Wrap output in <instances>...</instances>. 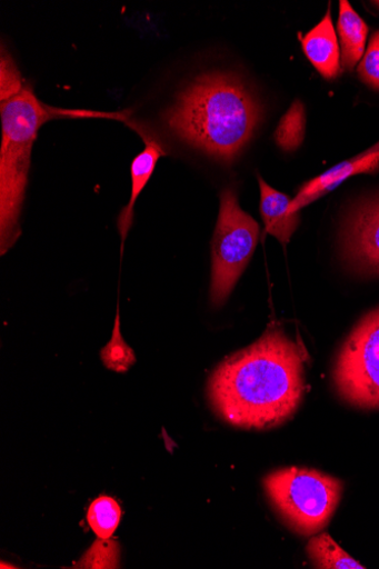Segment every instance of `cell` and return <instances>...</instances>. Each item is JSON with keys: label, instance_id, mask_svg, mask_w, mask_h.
I'll return each instance as SVG.
<instances>
[{"label": "cell", "instance_id": "12", "mask_svg": "<svg viewBox=\"0 0 379 569\" xmlns=\"http://www.w3.org/2000/svg\"><path fill=\"white\" fill-rule=\"evenodd\" d=\"M338 32L342 68L346 71H352L365 53L369 29L347 0L340 2Z\"/></svg>", "mask_w": 379, "mask_h": 569}, {"label": "cell", "instance_id": "6", "mask_svg": "<svg viewBox=\"0 0 379 569\" xmlns=\"http://www.w3.org/2000/svg\"><path fill=\"white\" fill-rule=\"evenodd\" d=\"M335 382L339 395L350 405L379 408V308L358 323L342 346Z\"/></svg>", "mask_w": 379, "mask_h": 569}, {"label": "cell", "instance_id": "13", "mask_svg": "<svg viewBox=\"0 0 379 569\" xmlns=\"http://www.w3.org/2000/svg\"><path fill=\"white\" fill-rule=\"evenodd\" d=\"M308 555L317 568L325 569H363L361 563L349 556L328 535L312 538L307 547Z\"/></svg>", "mask_w": 379, "mask_h": 569}, {"label": "cell", "instance_id": "11", "mask_svg": "<svg viewBox=\"0 0 379 569\" xmlns=\"http://www.w3.org/2000/svg\"><path fill=\"white\" fill-rule=\"evenodd\" d=\"M162 157H166L164 149H162L154 140L146 138L144 149L138 154L131 164V198L129 203L122 210L118 221L122 243L126 242L129 230L133 223L136 201L151 178L159 159Z\"/></svg>", "mask_w": 379, "mask_h": 569}, {"label": "cell", "instance_id": "1", "mask_svg": "<svg viewBox=\"0 0 379 569\" xmlns=\"http://www.w3.org/2000/svg\"><path fill=\"white\" fill-rule=\"evenodd\" d=\"M305 355L280 327H270L253 345L227 358L211 375V408L228 425L266 430L283 425L306 392Z\"/></svg>", "mask_w": 379, "mask_h": 569}, {"label": "cell", "instance_id": "7", "mask_svg": "<svg viewBox=\"0 0 379 569\" xmlns=\"http://www.w3.org/2000/svg\"><path fill=\"white\" fill-rule=\"evenodd\" d=\"M343 241L350 266L359 273L379 277V196L357 207Z\"/></svg>", "mask_w": 379, "mask_h": 569}, {"label": "cell", "instance_id": "5", "mask_svg": "<svg viewBox=\"0 0 379 569\" xmlns=\"http://www.w3.org/2000/svg\"><path fill=\"white\" fill-rule=\"evenodd\" d=\"M259 233V224L241 210L236 191L226 189L211 241L210 297L213 305H222L231 295L251 260Z\"/></svg>", "mask_w": 379, "mask_h": 569}, {"label": "cell", "instance_id": "10", "mask_svg": "<svg viewBox=\"0 0 379 569\" xmlns=\"http://www.w3.org/2000/svg\"><path fill=\"white\" fill-rule=\"evenodd\" d=\"M260 188V212L266 233L276 237L282 244H288L300 222V213L291 212L292 199L258 177Z\"/></svg>", "mask_w": 379, "mask_h": 569}, {"label": "cell", "instance_id": "17", "mask_svg": "<svg viewBox=\"0 0 379 569\" xmlns=\"http://www.w3.org/2000/svg\"><path fill=\"white\" fill-rule=\"evenodd\" d=\"M27 82L22 78L10 51L2 46L0 54V101L9 100L19 94Z\"/></svg>", "mask_w": 379, "mask_h": 569}, {"label": "cell", "instance_id": "4", "mask_svg": "<svg viewBox=\"0 0 379 569\" xmlns=\"http://www.w3.org/2000/svg\"><path fill=\"white\" fill-rule=\"evenodd\" d=\"M263 488L290 529L312 536L331 521L342 497L343 483L315 470L290 468L267 476Z\"/></svg>", "mask_w": 379, "mask_h": 569}, {"label": "cell", "instance_id": "16", "mask_svg": "<svg viewBox=\"0 0 379 569\" xmlns=\"http://www.w3.org/2000/svg\"><path fill=\"white\" fill-rule=\"evenodd\" d=\"M306 134V111L303 103L296 100L291 109L280 121L276 131V141L286 151L298 149Z\"/></svg>", "mask_w": 379, "mask_h": 569}, {"label": "cell", "instance_id": "15", "mask_svg": "<svg viewBox=\"0 0 379 569\" xmlns=\"http://www.w3.org/2000/svg\"><path fill=\"white\" fill-rule=\"evenodd\" d=\"M103 366L118 373L128 372L137 361L136 353L121 335L120 312L116 319L113 337L100 352Z\"/></svg>", "mask_w": 379, "mask_h": 569}, {"label": "cell", "instance_id": "8", "mask_svg": "<svg viewBox=\"0 0 379 569\" xmlns=\"http://www.w3.org/2000/svg\"><path fill=\"white\" fill-rule=\"evenodd\" d=\"M303 53L321 77L332 80L341 72V48L329 11L312 30L301 38Z\"/></svg>", "mask_w": 379, "mask_h": 569}, {"label": "cell", "instance_id": "2", "mask_svg": "<svg viewBox=\"0 0 379 569\" xmlns=\"http://www.w3.org/2000/svg\"><path fill=\"white\" fill-rule=\"evenodd\" d=\"M262 118L259 102L237 76L206 73L192 81L164 114L182 140L225 163H232Z\"/></svg>", "mask_w": 379, "mask_h": 569}, {"label": "cell", "instance_id": "19", "mask_svg": "<svg viewBox=\"0 0 379 569\" xmlns=\"http://www.w3.org/2000/svg\"><path fill=\"white\" fill-rule=\"evenodd\" d=\"M358 72L365 83L379 90V31L372 34Z\"/></svg>", "mask_w": 379, "mask_h": 569}, {"label": "cell", "instance_id": "9", "mask_svg": "<svg viewBox=\"0 0 379 569\" xmlns=\"http://www.w3.org/2000/svg\"><path fill=\"white\" fill-rule=\"evenodd\" d=\"M379 169V150L368 151L352 161L345 162L327 173L307 182L292 199L291 212L300 213L305 206L320 196L333 190L349 177L359 173H371Z\"/></svg>", "mask_w": 379, "mask_h": 569}, {"label": "cell", "instance_id": "3", "mask_svg": "<svg viewBox=\"0 0 379 569\" xmlns=\"http://www.w3.org/2000/svg\"><path fill=\"white\" fill-rule=\"evenodd\" d=\"M0 249L8 252L21 234L20 216L28 183L31 151L39 129L62 112L48 109L26 84L16 97L0 101Z\"/></svg>", "mask_w": 379, "mask_h": 569}, {"label": "cell", "instance_id": "14", "mask_svg": "<svg viewBox=\"0 0 379 569\" xmlns=\"http://www.w3.org/2000/svg\"><path fill=\"white\" fill-rule=\"evenodd\" d=\"M122 509L117 500L99 497L89 507L87 521L99 539H110L120 526Z\"/></svg>", "mask_w": 379, "mask_h": 569}, {"label": "cell", "instance_id": "18", "mask_svg": "<svg viewBox=\"0 0 379 569\" xmlns=\"http://www.w3.org/2000/svg\"><path fill=\"white\" fill-rule=\"evenodd\" d=\"M101 539L84 555L78 568H117L119 566V545Z\"/></svg>", "mask_w": 379, "mask_h": 569}, {"label": "cell", "instance_id": "20", "mask_svg": "<svg viewBox=\"0 0 379 569\" xmlns=\"http://www.w3.org/2000/svg\"><path fill=\"white\" fill-rule=\"evenodd\" d=\"M373 4H376L377 7H379V2H375Z\"/></svg>", "mask_w": 379, "mask_h": 569}]
</instances>
